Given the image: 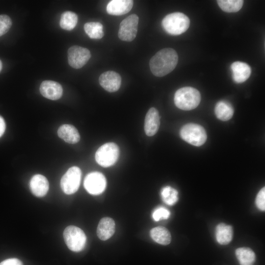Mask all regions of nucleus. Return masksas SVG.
<instances>
[{"label":"nucleus","instance_id":"1","mask_svg":"<svg viewBox=\"0 0 265 265\" xmlns=\"http://www.w3.org/2000/svg\"><path fill=\"white\" fill-rule=\"evenodd\" d=\"M178 61L177 52L171 48H165L158 52L150 59L149 66L152 74L163 77L172 72Z\"/></svg>","mask_w":265,"mask_h":265},{"label":"nucleus","instance_id":"2","mask_svg":"<svg viewBox=\"0 0 265 265\" xmlns=\"http://www.w3.org/2000/svg\"><path fill=\"white\" fill-rule=\"evenodd\" d=\"M176 106L184 110L195 108L201 101L199 91L192 87H184L177 90L174 98Z\"/></svg>","mask_w":265,"mask_h":265},{"label":"nucleus","instance_id":"3","mask_svg":"<svg viewBox=\"0 0 265 265\" xmlns=\"http://www.w3.org/2000/svg\"><path fill=\"white\" fill-rule=\"evenodd\" d=\"M161 24L167 33L172 35H178L188 28L190 20L185 14L175 12L167 15L162 19Z\"/></svg>","mask_w":265,"mask_h":265},{"label":"nucleus","instance_id":"4","mask_svg":"<svg viewBox=\"0 0 265 265\" xmlns=\"http://www.w3.org/2000/svg\"><path fill=\"white\" fill-rule=\"evenodd\" d=\"M180 134L184 140L195 146L202 145L207 138L204 128L201 125L194 123H188L183 126Z\"/></svg>","mask_w":265,"mask_h":265},{"label":"nucleus","instance_id":"5","mask_svg":"<svg viewBox=\"0 0 265 265\" xmlns=\"http://www.w3.org/2000/svg\"><path fill=\"white\" fill-rule=\"evenodd\" d=\"M63 238L66 245L72 251L80 252L85 246L86 235L77 226L70 225L67 227L63 232Z\"/></svg>","mask_w":265,"mask_h":265},{"label":"nucleus","instance_id":"6","mask_svg":"<svg viewBox=\"0 0 265 265\" xmlns=\"http://www.w3.org/2000/svg\"><path fill=\"white\" fill-rule=\"evenodd\" d=\"M120 151L117 144L108 142L102 145L96 151L95 159L101 166L107 167L113 165L119 156Z\"/></svg>","mask_w":265,"mask_h":265},{"label":"nucleus","instance_id":"7","mask_svg":"<svg viewBox=\"0 0 265 265\" xmlns=\"http://www.w3.org/2000/svg\"><path fill=\"white\" fill-rule=\"evenodd\" d=\"M81 171L77 166L70 168L62 176L60 186L63 191L66 194L75 193L80 185Z\"/></svg>","mask_w":265,"mask_h":265},{"label":"nucleus","instance_id":"8","mask_svg":"<svg viewBox=\"0 0 265 265\" xmlns=\"http://www.w3.org/2000/svg\"><path fill=\"white\" fill-rule=\"evenodd\" d=\"M139 18L135 14H131L124 19L120 23L118 36L124 41H132L135 38Z\"/></svg>","mask_w":265,"mask_h":265},{"label":"nucleus","instance_id":"9","mask_svg":"<svg viewBox=\"0 0 265 265\" xmlns=\"http://www.w3.org/2000/svg\"><path fill=\"white\" fill-rule=\"evenodd\" d=\"M83 185L85 189L89 193L94 195H99L106 189V179L100 172H91L86 176Z\"/></svg>","mask_w":265,"mask_h":265},{"label":"nucleus","instance_id":"10","mask_svg":"<svg viewBox=\"0 0 265 265\" xmlns=\"http://www.w3.org/2000/svg\"><path fill=\"white\" fill-rule=\"evenodd\" d=\"M91 57L89 50L79 46L71 47L68 51V63L70 66L75 69L82 67Z\"/></svg>","mask_w":265,"mask_h":265},{"label":"nucleus","instance_id":"11","mask_svg":"<svg viewBox=\"0 0 265 265\" xmlns=\"http://www.w3.org/2000/svg\"><path fill=\"white\" fill-rule=\"evenodd\" d=\"M100 85L109 92L117 91L120 87L121 78L120 75L112 71L102 73L99 79Z\"/></svg>","mask_w":265,"mask_h":265},{"label":"nucleus","instance_id":"12","mask_svg":"<svg viewBox=\"0 0 265 265\" xmlns=\"http://www.w3.org/2000/svg\"><path fill=\"white\" fill-rule=\"evenodd\" d=\"M40 92L45 98L56 100L61 98L63 89L58 82L53 80H44L40 86Z\"/></svg>","mask_w":265,"mask_h":265},{"label":"nucleus","instance_id":"13","mask_svg":"<svg viewBox=\"0 0 265 265\" xmlns=\"http://www.w3.org/2000/svg\"><path fill=\"white\" fill-rule=\"evenodd\" d=\"M160 125V118L158 110L155 107L150 108L146 113L144 131L147 136L155 135L158 132Z\"/></svg>","mask_w":265,"mask_h":265},{"label":"nucleus","instance_id":"14","mask_svg":"<svg viewBox=\"0 0 265 265\" xmlns=\"http://www.w3.org/2000/svg\"><path fill=\"white\" fill-rule=\"evenodd\" d=\"M232 78L238 83L245 81L250 76L251 69L247 63L241 61H236L231 65Z\"/></svg>","mask_w":265,"mask_h":265},{"label":"nucleus","instance_id":"15","mask_svg":"<svg viewBox=\"0 0 265 265\" xmlns=\"http://www.w3.org/2000/svg\"><path fill=\"white\" fill-rule=\"evenodd\" d=\"M30 190L35 196L41 197L45 196L49 187L47 178L42 175L36 174L32 176L29 182Z\"/></svg>","mask_w":265,"mask_h":265},{"label":"nucleus","instance_id":"16","mask_svg":"<svg viewBox=\"0 0 265 265\" xmlns=\"http://www.w3.org/2000/svg\"><path fill=\"white\" fill-rule=\"evenodd\" d=\"M133 4L132 0H112L107 4L106 11L110 15H124L130 11Z\"/></svg>","mask_w":265,"mask_h":265},{"label":"nucleus","instance_id":"17","mask_svg":"<svg viewBox=\"0 0 265 265\" xmlns=\"http://www.w3.org/2000/svg\"><path fill=\"white\" fill-rule=\"evenodd\" d=\"M115 231V223L114 220L108 217L102 218L99 221L97 234L102 240H106L111 238Z\"/></svg>","mask_w":265,"mask_h":265},{"label":"nucleus","instance_id":"18","mask_svg":"<svg viewBox=\"0 0 265 265\" xmlns=\"http://www.w3.org/2000/svg\"><path fill=\"white\" fill-rule=\"evenodd\" d=\"M57 134L60 138L70 144H75L80 139V135L77 129L70 124L61 126L58 129Z\"/></svg>","mask_w":265,"mask_h":265},{"label":"nucleus","instance_id":"19","mask_svg":"<svg viewBox=\"0 0 265 265\" xmlns=\"http://www.w3.org/2000/svg\"><path fill=\"white\" fill-rule=\"evenodd\" d=\"M233 229L230 225L219 223L215 228V238L218 243L226 245L229 243L233 238Z\"/></svg>","mask_w":265,"mask_h":265},{"label":"nucleus","instance_id":"20","mask_svg":"<svg viewBox=\"0 0 265 265\" xmlns=\"http://www.w3.org/2000/svg\"><path fill=\"white\" fill-rule=\"evenodd\" d=\"M214 112L218 119L225 121L230 120L232 117L234 109L229 102L226 101H220L215 105Z\"/></svg>","mask_w":265,"mask_h":265},{"label":"nucleus","instance_id":"21","mask_svg":"<svg viewBox=\"0 0 265 265\" xmlns=\"http://www.w3.org/2000/svg\"><path fill=\"white\" fill-rule=\"evenodd\" d=\"M150 236L157 243L166 245L171 241V236L169 230L165 227L158 226L150 231Z\"/></svg>","mask_w":265,"mask_h":265},{"label":"nucleus","instance_id":"22","mask_svg":"<svg viewBox=\"0 0 265 265\" xmlns=\"http://www.w3.org/2000/svg\"><path fill=\"white\" fill-rule=\"evenodd\" d=\"M236 256L240 265H253L256 260L254 252L248 247H240L236 250Z\"/></svg>","mask_w":265,"mask_h":265},{"label":"nucleus","instance_id":"23","mask_svg":"<svg viewBox=\"0 0 265 265\" xmlns=\"http://www.w3.org/2000/svg\"><path fill=\"white\" fill-rule=\"evenodd\" d=\"M84 29L91 39H99L104 35L103 26L99 22H87L84 25Z\"/></svg>","mask_w":265,"mask_h":265},{"label":"nucleus","instance_id":"24","mask_svg":"<svg viewBox=\"0 0 265 265\" xmlns=\"http://www.w3.org/2000/svg\"><path fill=\"white\" fill-rule=\"evenodd\" d=\"M77 23V15L72 11H67L62 14L59 25L62 29L71 30L75 28Z\"/></svg>","mask_w":265,"mask_h":265},{"label":"nucleus","instance_id":"25","mask_svg":"<svg viewBox=\"0 0 265 265\" xmlns=\"http://www.w3.org/2000/svg\"><path fill=\"white\" fill-rule=\"evenodd\" d=\"M217 3L219 7L224 12L231 13L238 11L242 7V0H218Z\"/></svg>","mask_w":265,"mask_h":265},{"label":"nucleus","instance_id":"26","mask_svg":"<svg viewBox=\"0 0 265 265\" xmlns=\"http://www.w3.org/2000/svg\"><path fill=\"white\" fill-rule=\"evenodd\" d=\"M163 201L169 206L174 205L178 200V192L176 189L170 186L163 187L160 191Z\"/></svg>","mask_w":265,"mask_h":265},{"label":"nucleus","instance_id":"27","mask_svg":"<svg viewBox=\"0 0 265 265\" xmlns=\"http://www.w3.org/2000/svg\"><path fill=\"white\" fill-rule=\"evenodd\" d=\"M12 26L10 18L5 14L0 15V36L5 34Z\"/></svg>","mask_w":265,"mask_h":265},{"label":"nucleus","instance_id":"28","mask_svg":"<svg viewBox=\"0 0 265 265\" xmlns=\"http://www.w3.org/2000/svg\"><path fill=\"white\" fill-rule=\"evenodd\" d=\"M170 215L169 210L164 207H159L156 209L153 213L152 217L156 221H158L161 219H168Z\"/></svg>","mask_w":265,"mask_h":265},{"label":"nucleus","instance_id":"29","mask_svg":"<svg viewBox=\"0 0 265 265\" xmlns=\"http://www.w3.org/2000/svg\"><path fill=\"white\" fill-rule=\"evenodd\" d=\"M256 205L262 211L265 210V188H262L258 193L256 200Z\"/></svg>","mask_w":265,"mask_h":265},{"label":"nucleus","instance_id":"30","mask_svg":"<svg viewBox=\"0 0 265 265\" xmlns=\"http://www.w3.org/2000/svg\"><path fill=\"white\" fill-rule=\"evenodd\" d=\"M0 265H23V264L18 259L10 258L1 262Z\"/></svg>","mask_w":265,"mask_h":265},{"label":"nucleus","instance_id":"31","mask_svg":"<svg viewBox=\"0 0 265 265\" xmlns=\"http://www.w3.org/2000/svg\"><path fill=\"white\" fill-rule=\"evenodd\" d=\"M5 123L3 118L0 116V137L3 135L5 130Z\"/></svg>","mask_w":265,"mask_h":265},{"label":"nucleus","instance_id":"32","mask_svg":"<svg viewBox=\"0 0 265 265\" xmlns=\"http://www.w3.org/2000/svg\"><path fill=\"white\" fill-rule=\"evenodd\" d=\"M2 62H1V60H0V72L1 71V70L2 69Z\"/></svg>","mask_w":265,"mask_h":265}]
</instances>
